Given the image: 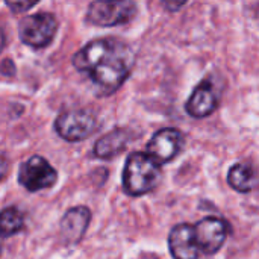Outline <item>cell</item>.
Here are the masks:
<instances>
[{
    "mask_svg": "<svg viewBox=\"0 0 259 259\" xmlns=\"http://www.w3.org/2000/svg\"><path fill=\"white\" fill-rule=\"evenodd\" d=\"M134 61V52L123 41L99 38L74 53L73 67L90 77L100 96H109L129 77Z\"/></svg>",
    "mask_w": 259,
    "mask_h": 259,
    "instance_id": "6da1fadb",
    "label": "cell"
},
{
    "mask_svg": "<svg viewBox=\"0 0 259 259\" xmlns=\"http://www.w3.org/2000/svg\"><path fill=\"white\" fill-rule=\"evenodd\" d=\"M162 179L161 165L147 153L134 152L129 155L123 170V190L132 197L153 191Z\"/></svg>",
    "mask_w": 259,
    "mask_h": 259,
    "instance_id": "7a4b0ae2",
    "label": "cell"
},
{
    "mask_svg": "<svg viewBox=\"0 0 259 259\" xmlns=\"http://www.w3.org/2000/svg\"><path fill=\"white\" fill-rule=\"evenodd\" d=\"M58 32V20L52 12H38L24 17L18 24V35L23 44L38 50L52 44Z\"/></svg>",
    "mask_w": 259,
    "mask_h": 259,
    "instance_id": "3957f363",
    "label": "cell"
},
{
    "mask_svg": "<svg viewBox=\"0 0 259 259\" xmlns=\"http://www.w3.org/2000/svg\"><path fill=\"white\" fill-rule=\"evenodd\" d=\"M97 118L88 109H70L61 112L55 120L56 134L68 141L79 143L91 137L97 129Z\"/></svg>",
    "mask_w": 259,
    "mask_h": 259,
    "instance_id": "277c9868",
    "label": "cell"
},
{
    "mask_svg": "<svg viewBox=\"0 0 259 259\" xmlns=\"http://www.w3.org/2000/svg\"><path fill=\"white\" fill-rule=\"evenodd\" d=\"M137 15V5L129 0L105 2L97 0L90 3L85 20L94 26L112 27L129 23Z\"/></svg>",
    "mask_w": 259,
    "mask_h": 259,
    "instance_id": "5b68a950",
    "label": "cell"
},
{
    "mask_svg": "<svg viewBox=\"0 0 259 259\" xmlns=\"http://www.w3.org/2000/svg\"><path fill=\"white\" fill-rule=\"evenodd\" d=\"M58 181V173L52 164L38 155L27 158L21 162L18 170V184L29 193H38L52 188Z\"/></svg>",
    "mask_w": 259,
    "mask_h": 259,
    "instance_id": "8992f818",
    "label": "cell"
},
{
    "mask_svg": "<svg viewBox=\"0 0 259 259\" xmlns=\"http://www.w3.org/2000/svg\"><path fill=\"white\" fill-rule=\"evenodd\" d=\"M185 135L175 127H165L158 131L147 143V155L156 164L171 162L184 149Z\"/></svg>",
    "mask_w": 259,
    "mask_h": 259,
    "instance_id": "52a82bcc",
    "label": "cell"
},
{
    "mask_svg": "<svg viewBox=\"0 0 259 259\" xmlns=\"http://www.w3.org/2000/svg\"><path fill=\"white\" fill-rule=\"evenodd\" d=\"M193 228L199 252H203L205 255L217 253L225 246L229 235V225L225 220L215 217L202 219Z\"/></svg>",
    "mask_w": 259,
    "mask_h": 259,
    "instance_id": "ba28073f",
    "label": "cell"
},
{
    "mask_svg": "<svg viewBox=\"0 0 259 259\" xmlns=\"http://www.w3.org/2000/svg\"><path fill=\"white\" fill-rule=\"evenodd\" d=\"M91 223V211L87 206L70 208L61 219L59 223V237L65 246L77 244Z\"/></svg>",
    "mask_w": 259,
    "mask_h": 259,
    "instance_id": "9c48e42d",
    "label": "cell"
},
{
    "mask_svg": "<svg viewBox=\"0 0 259 259\" xmlns=\"http://www.w3.org/2000/svg\"><path fill=\"white\" fill-rule=\"evenodd\" d=\"M219 106V96L209 79L202 80L185 103V111L193 118H205Z\"/></svg>",
    "mask_w": 259,
    "mask_h": 259,
    "instance_id": "30bf717a",
    "label": "cell"
},
{
    "mask_svg": "<svg viewBox=\"0 0 259 259\" xmlns=\"http://www.w3.org/2000/svg\"><path fill=\"white\" fill-rule=\"evenodd\" d=\"M168 249L175 259H199L194 228L188 223L176 225L168 235Z\"/></svg>",
    "mask_w": 259,
    "mask_h": 259,
    "instance_id": "8fae6325",
    "label": "cell"
},
{
    "mask_svg": "<svg viewBox=\"0 0 259 259\" xmlns=\"http://www.w3.org/2000/svg\"><path fill=\"white\" fill-rule=\"evenodd\" d=\"M132 140V134L126 129H114L97 140L94 144V156L99 159H112L120 155Z\"/></svg>",
    "mask_w": 259,
    "mask_h": 259,
    "instance_id": "7c38bea8",
    "label": "cell"
},
{
    "mask_svg": "<svg viewBox=\"0 0 259 259\" xmlns=\"http://www.w3.org/2000/svg\"><path fill=\"white\" fill-rule=\"evenodd\" d=\"M228 184L238 193L247 194L256 188V173L249 162H238L228 173Z\"/></svg>",
    "mask_w": 259,
    "mask_h": 259,
    "instance_id": "4fadbf2b",
    "label": "cell"
},
{
    "mask_svg": "<svg viewBox=\"0 0 259 259\" xmlns=\"http://www.w3.org/2000/svg\"><path fill=\"white\" fill-rule=\"evenodd\" d=\"M24 228V215L15 208L9 206L0 211V237H12Z\"/></svg>",
    "mask_w": 259,
    "mask_h": 259,
    "instance_id": "5bb4252c",
    "label": "cell"
},
{
    "mask_svg": "<svg viewBox=\"0 0 259 259\" xmlns=\"http://www.w3.org/2000/svg\"><path fill=\"white\" fill-rule=\"evenodd\" d=\"M6 6H8L14 14H20V12H26V11L32 9L33 6H36V2H33V3H29V2H17V3L6 2Z\"/></svg>",
    "mask_w": 259,
    "mask_h": 259,
    "instance_id": "9a60e30c",
    "label": "cell"
},
{
    "mask_svg": "<svg viewBox=\"0 0 259 259\" xmlns=\"http://www.w3.org/2000/svg\"><path fill=\"white\" fill-rule=\"evenodd\" d=\"M8 168H9V162H8V159H6L5 156H0V182H2V179L6 176Z\"/></svg>",
    "mask_w": 259,
    "mask_h": 259,
    "instance_id": "2e32d148",
    "label": "cell"
},
{
    "mask_svg": "<svg viewBox=\"0 0 259 259\" xmlns=\"http://www.w3.org/2000/svg\"><path fill=\"white\" fill-rule=\"evenodd\" d=\"M184 5H185L184 2H179V3H175V2H173V3H170V2H164V6H165V8H168L171 12H173V11H178V9H179V8H182Z\"/></svg>",
    "mask_w": 259,
    "mask_h": 259,
    "instance_id": "e0dca14e",
    "label": "cell"
},
{
    "mask_svg": "<svg viewBox=\"0 0 259 259\" xmlns=\"http://www.w3.org/2000/svg\"><path fill=\"white\" fill-rule=\"evenodd\" d=\"M5 42H6L5 32H3V29L0 27V53H2V50H3V47H5Z\"/></svg>",
    "mask_w": 259,
    "mask_h": 259,
    "instance_id": "ac0fdd59",
    "label": "cell"
},
{
    "mask_svg": "<svg viewBox=\"0 0 259 259\" xmlns=\"http://www.w3.org/2000/svg\"><path fill=\"white\" fill-rule=\"evenodd\" d=\"M0 252H2V247H0Z\"/></svg>",
    "mask_w": 259,
    "mask_h": 259,
    "instance_id": "d6986e66",
    "label": "cell"
}]
</instances>
